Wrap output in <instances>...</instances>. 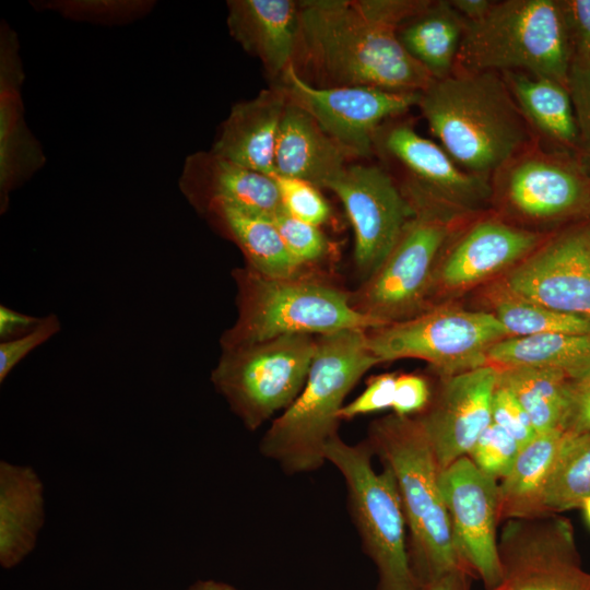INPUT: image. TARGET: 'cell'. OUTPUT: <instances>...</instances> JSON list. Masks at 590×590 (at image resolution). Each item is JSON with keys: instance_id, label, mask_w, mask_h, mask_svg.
Returning a JSON list of instances; mask_svg holds the SVG:
<instances>
[{"instance_id": "obj_37", "label": "cell", "mask_w": 590, "mask_h": 590, "mask_svg": "<svg viewBox=\"0 0 590 590\" xmlns=\"http://www.w3.org/2000/svg\"><path fill=\"white\" fill-rule=\"evenodd\" d=\"M291 255L310 268L328 250V241L319 226L300 221L285 210L272 217Z\"/></svg>"}, {"instance_id": "obj_3", "label": "cell", "mask_w": 590, "mask_h": 590, "mask_svg": "<svg viewBox=\"0 0 590 590\" xmlns=\"http://www.w3.org/2000/svg\"><path fill=\"white\" fill-rule=\"evenodd\" d=\"M380 364L368 347L366 330L317 337L306 382L296 399L263 434L260 453L288 475L317 471L328 441L338 435L344 400L366 371Z\"/></svg>"}, {"instance_id": "obj_33", "label": "cell", "mask_w": 590, "mask_h": 590, "mask_svg": "<svg viewBox=\"0 0 590 590\" xmlns=\"http://www.w3.org/2000/svg\"><path fill=\"white\" fill-rule=\"evenodd\" d=\"M494 315L509 337L544 333L590 334V320L559 312L494 288Z\"/></svg>"}, {"instance_id": "obj_42", "label": "cell", "mask_w": 590, "mask_h": 590, "mask_svg": "<svg viewBox=\"0 0 590 590\" xmlns=\"http://www.w3.org/2000/svg\"><path fill=\"white\" fill-rule=\"evenodd\" d=\"M573 59L590 58V0H558Z\"/></svg>"}, {"instance_id": "obj_43", "label": "cell", "mask_w": 590, "mask_h": 590, "mask_svg": "<svg viewBox=\"0 0 590 590\" xmlns=\"http://www.w3.org/2000/svg\"><path fill=\"white\" fill-rule=\"evenodd\" d=\"M430 398L432 391L424 377L413 374L400 375L396 379L391 409L396 415L414 416L426 409Z\"/></svg>"}, {"instance_id": "obj_2", "label": "cell", "mask_w": 590, "mask_h": 590, "mask_svg": "<svg viewBox=\"0 0 590 590\" xmlns=\"http://www.w3.org/2000/svg\"><path fill=\"white\" fill-rule=\"evenodd\" d=\"M417 106L444 150L479 176L498 173L531 141L502 73L455 71L434 79Z\"/></svg>"}, {"instance_id": "obj_29", "label": "cell", "mask_w": 590, "mask_h": 590, "mask_svg": "<svg viewBox=\"0 0 590 590\" xmlns=\"http://www.w3.org/2000/svg\"><path fill=\"white\" fill-rule=\"evenodd\" d=\"M527 123L554 144L578 149V130L567 85L547 76L502 73Z\"/></svg>"}, {"instance_id": "obj_34", "label": "cell", "mask_w": 590, "mask_h": 590, "mask_svg": "<svg viewBox=\"0 0 590 590\" xmlns=\"http://www.w3.org/2000/svg\"><path fill=\"white\" fill-rule=\"evenodd\" d=\"M153 5V1L143 0H67L40 3V7L68 19L101 24L128 23L149 13Z\"/></svg>"}, {"instance_id": "obj_7", "label": "cell", "mask_w": 590, "mask_h": 590, "mask_svg": "<svg viewBox=\"0 0 590 590\" xmlns=\"http://www.w3.org/2000/svg\"><path fill=\"white\" fill-rule=\"evenodd\" d=\"M326 460L342 475L350 515L363 551L378 574L377 590H418L411 567L406 522L393 473L373 468V450L365 439L345 442L339 434L324 449Z\"/></svg>"}, {"instance_id": "obj_38", "label": "cell", "mask_w": 590, "mask_h": 590, "mask_svg": "<svg viewBox=\"0 0 590 590\" xmlns=\"http://www.w3.org/2000/svg\"><path fill=\"white\" fill-rule=\"evenodd\" d=\"M578 130V150L590 162V58L573 59L568 76Z\"/></svg>"}, {"instance_id": "obj_36", "label": "cell", "mask_w": 590, "mask_h": 590, "mask_svg": "<svg viewBox=\"0 0 590 590\" xmlns=\"http://www.w3.org/2000/svg\"><path fill=\"white\" fill-rule=\"evenodd\" d=\"M273 179L283 208L288 214L316 226L324 224L330 219V205L318 187L302 179L278 174Z\"/></svg>"}, {"instance_id": "obj_48", "label": "cell", "mask_w": 590, "mask_h": 590, "mask_svg": "<svg viewBox=\"0 0 590 590\" xmlns=\"http://www.w3.org/2000/svg\"><path fill=\"white\" fill-rule=\"evenodd\" d=\"M187 590H238L236 587L222 582L216 580H201L192 586H190Z\"/></svg>"}, {"instance_id": "obj_44", "label": "cell", "mask_w": 590, "mask_h": 590, "mask_svg": "<svg viewBox=\"0 0 590 590\" xmlns=\"http://www.w3.org/2000/svg\"><path fill=\"white\" fill-rule=\"evenodd\" d=\"M564 432H590V367L575 378H569V406Z\"/></svg>"}, {"instance_id": "obj_4", "label": "cell", "mask_w": 590, "mask_h": 590, "mask_svg": "<svg viewBox=\"0 0 590 590\" xmlns=\"http://www.w3.org/2000/svg\"><path fill=\"white\" fill-rule=\"evenodd\" d=\"M366 440L394 475L420 588L457 568L470 571L456 547L438 483L441 470L418 421L392 413L370 423Z\"/></svg>"}, {"instance_id": "obj_5", "label": "cell", "mask_w": 590, "mask_h": 590, "mask_svg": "<svg viewBox=\"0 0 590 590\" xmlns=\"http://www.w3.org/2000/svg\"><path fill=\"white\" fill-rule=\"evenodd\" d=\"M232 275L237 287V318L220 339L222 350L283 335L318 337L386 326L355 310L350 293L314 272L275 279L246 266Z\"/></svg>"}, {"instance_id": "obj_47", "label": "cell", "mask_w": 590, "mask_h": 590, "mask_svg": "<svg viewBox=\"0 0 590 590\" xmlns=\"http://www.w3.org/2000/svg\"><path fill=\"white\" fill-rule=\"evenodd\" d=\"M491 0H449L451 7L467 21L474 22L482 19L493 7Z\"/></svg>"}, {"instance_id": "obj_12", "label": "cell", "mask_w": 590, "mask_h": 590, "mask_svg": "<svg viewBox=\"0 0 590 590\" xmlns=\"http://www.w3.org/2000/svg\"><path fill=\"white\" fill-rule=\"evenodd\" d=\"M288 102L308 113L347 156L367 157L381 126L417 106L421 92L376 87H317L291 66L278 84Z\"/></svg>"}, {"instance_id": "obj_10", "label": "cell", "mask_w": 590, "mask_h": 590, "mask_svg": "<svg viewBox=\"0 0 590 590\" xmlns=\"http://www.w3.org/2000/svg\"><path fill=\"white\" fill-rule=\"evenodd\" d=\"M414 209L415 216L384 262L350 293L355 310L384 324L426 310L437 259L449 235L450 215L428 208Z\"/></svg>"}, {"instance_id": "obj_18", "label": "cell", "mask_w": 590, "mask_h": 590, "mask_svg": "<svg viewBox=\"0 0 590 590\" xmlns=\"http://www.w3.org/2000/svg\"><path fill=\"white\" fill-rule=\"evenodd\" d=\"M497 174L504 200L523 219L554 221L590 210V180L555 154L526 150Z\"/></svg>"}, {"instance_id": "obj_45", "label": "cell", "mask_w": 590, "mask_h": 590, "mask_svg": "<svg viewBox=\"0 0 590 590\" xmlns=\"http://www.w3.org/2000/svg\"><path fill=\"white\" fill-rule=\"evenodd\" d=\"M42 318L28 316L0 306V338L2 341L17 338L35 328Z\"/></svg>"}, {"instance_id": "obj_1", "label": "cell", "mask_w": 590, "mask_h": 590, "mask_svg": "<svg viewBox=\"0 0 590 590\" xmlns=\"http://www.w3.org/2000/svg\"><path fill=\"white\" fill-rule=\"evenodd\" d=\"M397 31L363 14L354 0L299 1L293 67L317 87L422 92L434 79L403 48Z\"/></svg>"}, {"instance_id": "obj_40", "label": "cell", "mask_w": 590, "mask_h": 590, "mask_svg": "<svg viewBox=\"0 0 590 590\" xmlns=\"http://www.w3.org/2000/svg\"><path fill=\"white\" fill-rule=\"evenodd\" d=\"M492 422L506 430L522 448L536 432L531 420L511 391L498 384L492 399Z\"/></svg>"}, {"instance_id": "obj_16", "label": "cell", "mask_w": 590, "mask_h": 590, "mask_svg": "<svg viewBox=\"0 0 590 590\" xmlns=\"http://www.w3.org/2000/svg\"><path fill=\"white\" fill-rule=\"evenodd\" d=\"M438 483L462 563L485 590L495 588L502 577L498 481L464 456L440 471Z\"/></svg>"}, {"instance_id": "obj_25", "label": "cell", "mask_w": 590, "mask_h": 590, "mask_svg": "<svg viewBox=\"0 0 590 590\" xmlns=\"http://www.w3.org/2000/svg\"><path fill=\"white\" fill-rule=\"evenodd\" d=\"M45 522L44 484L35 469L0 461V564L9 569L35 548Z\"/></svg>"}, {"instance_id": "obj_46", "label": "cell", "mask_w": 590, "mask_h": 590, "mask_svg": "<svg viewBox=\"0 0 590 590\" xmlns=\"http://www.w3.org/2000/svg\"><path fill=\"white\" fill-rule=\"evenodd\" d=\"M473 579L475 577L470 571L457 568L422 586L418 590H471Z\"/></svg>"}, {"instance_id": "obj_26", "label": "cell", "mask_w": 590, "mask_h": 590, "mask_svg": "<svg viewBox=\"0 0 590 590\" xmlns=\"http://www.w3.org/2000/svg\"><path fill=\"white\" fill-rule=\"evenodd\" d=\"M204 214L237 245L246 266L256 272L275 279L311 272L291 255L272 217L225 203L212 204Z\"/></svg>"}, {"instance_id": "obj_27", "label": "cell", "mask_w": 590, "mask_h": 590, "mask_svg": "<svg viewBox=\"0 0 590 590\" xmlns=\"http://www.w3.org/2000/svg\"><path fill=\"white\" fill-rule=\"evenodd\" d=\"M468 22L449 0L429 1L397 31L408 51L433 79L453 73Z\"/></svg>"}, {"instance_id": "obj_6", "label": "cell", "mask_w": 590, "mask_h": 590, "mask_svg": "<svg viewBox=\"0 0 590 590\" xmlns=\"http://www.w3.org/2000/svg\"><path fill=\"white\" fill-rule=\"evenodd\" d=\"M571 61L558 0H505L468 22L455 71L523 72L566 84Z\"/></svg>"}, {"instance_id": "obj_9", "label": "cell", "mask_w": 590, "mask_h": 590, "mask_svg": "<svg viewBox=\"0 0 590 590\" xmlns=\"http://www.w3.org/2000/svg\"><path fill=\"white\" fill-rule=\"evenodd\" d=\"M508 337L493 312L452 305L366 330L368 347L379 363L418 358L429 363L439 377L488 364L491 346Z\"/></svg>"}, {"instance_id": "obj_14", "label": "cell", "mask_w": 590, "mask_h": 590, "mask_svg": "<svg viewBox=\"0 0 590 590\" xmlns=\"http://www.w3.org/2000/svg\"><path fill=\"white\" fill-rule=\"evenodd\" d=\"M495 290L590 320V223L534 249L506 272Z\"/></svg>"}, {"instance_id": "obj_11", "label": "cell", "mask_w": 590, "mask_h": 590, "mask_svg": "<svg viewBox=\"0 0 590 590\" xmlns=\"http://www.w3.org/2000/svg\"><path fill=\"white\" fill-rule=\"evenodd\" d=\"M498 556L502 577L491 590H590L573 524L559 514L505 521Z\"/></svg>"}, {"instance_id": "obj_32", "label": "cell", "mask_w": 590, "mask_h": 590, "mask_svg": "<svg viewBox=\"0 0 590 590\" xmlns=\"http://www.w3.org/2000/svg\"><path fill=\"white\" fill-rule=\"evenodd\" d=\"M590 496V432H564L546 482L544 502L550 514L580 508Z\"/></svg>"}, {"instance_id": "obj_22", "label": "cell", "mask_w": 590, "mask_h": 590, "mask_svg": "<svg viewBox=\"0 0 590 590\" xmlns=\"http://www.w3.org/2000/svg\"><path fill=\"white\" fill-rule=\"evenodd\" d=\"M227 26L232 37L261 61L271 78L280 81L293 66L299 34V1L229 0Z\"/></svg>"}, {"instance_id": "obj_49", "label": "cell", "mask_w": 590, "mask_h": 590, "mask_svg": "<svg viewBox=\"0 0 590 590\" xmlns=\"http://www.w3.org/2000/svg\"><path fill=\"white\" fill-rule=\"evenodd\" d=\"M580 509L582 510L586 522L590 527V496L583 500Z\"/></svg>"}, {"instance_id": "obj_30", "label": "cell", "mask_w": 590, "mask_h": 590, "mask_svg": "<svg viewBox=\"0 0 590 590\" xmlns=\"http://www.w3.org/2000/svg\"><path fill=\"white\" fill-rule=\"evenodd\" d=\"M487 361L496 367L559 369L571 379L590 367V334L508 337L491 346Z\"/></svg>"}, {"instance_id": "obj_19", "label": "cell", "mask_w": 590, "mask_h": 590, "mask_svg": "<svg viewBox=\"0 0 590 590\" xmlns=\"http://www.w3.org/2000/svg\"><path fill=\"white\" fill-rule=\"evenodd\" d=\"M538 233L486 219L472 225L437 264L436 285L461 291L512 269L540 245Z\"/></svg>"}, {"instance_id": "obj_24", "label": "cell", "mask_w": 590, "mask_h": 590, "mask_svg": "<svg viewBox=\"0 0 590 590\" xmlns=\"http://www.w3.org/2000/svg\"><path fill=\"white\" fill-rule=\"evenodd\" d=\"M347 157L308 113L287 101L275 142V174L327 189Z\"/></svg>"}, {"instance_id": "obj_8", "label": "cell", "mask_w": 590, "mask_h": 590, "mask_svg": "<svg viewBox=\"0 0 590 590\" xmlns=\"http://www.w3.org/2000/svg\"><path fill=\"white\" fill-rule=\"evenodd\" d=\"M316 347L317 337L297 334L222 350L211 382L253 432L299 394Z\"/></svg>"}, {"instance_id": "obj_31", "label": "cell", "mask_w": 590, "mask_h": 590, "mask_svg": "<svg viewBox=\"0 0 590 590\" xmlns=\"http://www.w3.org/2000/svg\"><path fill=\"white\" fill-rule=\"evenodd\" d=\"M498 384L508 388L538 433L562 429L569 406V377L559 369L497 367Z\"/></svg>"}, {"instance_id": "obj_17", "label": "cell", "mask_w": 590, "mask_h": 590, "mask_svg": "<svg viewBox=\"0 0 590 590\" xmlns=\"http://www.w3.org/2000/svg\"><path fill=\"white\" fill-rule=\"evenodd\" d=\"M497 380L498 369L492 364L440 377L426 409L414 415L440 470L468 456L492 423V399Z\"/></svg>"}, {"instance_id": "obj_41", "label": "cell", "mask_w": 590, "mask_h": 590, "mask_svg": "<svg viewBox=\"0 0 590 590\" xmlns=\"http://www.w3.org/2000/svg\"><path fill=\"white\" fill-rule=\"evenodd\" d=\"M396 379L397 375L390 373L371 377L365 390L342 406L339 413L340 420H352L361 415L391 409Z\"/></svg>"}, {"instance_id": "obj_15", "label": "cell", "mask_w": 590, "mask_h": 590, "mask_svg": "<svg viewBox=\"0 0 590 590\" xmlns=\"http://www.w3.org/2000/svg\"><path fill=\"white\" fill-rule=\"evenodd\" d=\"M327 189L343 204L354 231V260L367 279L390 253L416 211L378 166H346Z\"/></svg>"}, {"instance_id": "obj_39", "label": "cell", "mask_w": 590, "mask_h": 590, "mask_svg": "<svg viewBox=\"0 0 590 590\" xmlns=\"http://www.w3.org/2000/svg\"><path fill=\"white\" fill-rule=\"evenodd\" d=\"M61 329L57 315L42 317L39 323L28 332L0 343V382H3L12 369L32 351L51 339Z\"/></svg>"}, {"instance_id": "obj_20", "label": "cell", "mask_w": 590, "mask_h": 590, "mask_svg": "<svg viewBox=\"0 0 590 590\" xmlns=\"http://www.w3.org/2000/svg\"><path fill=\"white\" fill-rule=\"evenodd\" d=\"M178 186L189 203L201 213L215 203L269 217L284 211L273 177L229 162L211 150L186 158Z\"/></svg>"}, {"instance_id": "obj_28", "label": "cell", "mask_w": 590, "mask_h": 590, "mask_svg": "<svg viewBox=\"0 0 590 590\" xmlns=\"http://www.w3.org/2000/svg\"><path fill=\"white\" fill-rule=\"evenodd\" d=\"M563 434L562 429L538 433L520 449L511 470L498 482L500 523L550 515L544 494Z\"/></svg>"}, {"instance_id": "obj_23", "label": "cell", "mask_w": 590, "mask_h": 590, "mask_svg": "<svg viewBox=\"0 0 590 590\" xmlns=\"http://www.w3.org/2000/svg\"><path fill=\"white\" fill-rule=\"evenodd\" d=\"M287 104L282 88L262 90L236 103L223 121L211 151L248 169L273 177L280 121Z\"/></svg>"}, {"instance_id": "obj_35", "label": "cell", "mask_w": 590, "mask_h": 590, "mask_svg": "<svg viewBox=\"0 0 590 590\" xmlns=\"http://www.w3.org/2000/svg\"><path fill=\"white\" fill-rule=\"evenodd\" d=\"M520 449L506 430L492 422L479 436L468 457L484 474L500 481L511 470Z\"/></svg>"}, {"instance_id": "obj_21", "label": "cell", "mask_w": 590, "mask_h": 590, "mask_svg": "<svg viewBox=\"0 0 590 590\" xmlns=\"http://www.w3.org/2000/svg\"><path fill=\"white\" fill-rule=\"evenodd\" d=\"M0 209L5 212L13 190L45 164V155L27 128L21 87L23 67L15 33L0 32Z\"/></svg>"}, {"instance_id": "obj_13", "label": "cell", "mask_w": 590, "mask_h": 590, "mask_svg": "<svg viewBox=\"0 0 590 590\" xmlns=\"http://www.w3.org/2000/svg\"><path fill=\"white\" fill-rule=\"evenodd\" d=\"M378 148L406 173L403 191L414 208H429L451 216V211L477 206L491 194L488 178L458 165L440 144L424 138L408 122L382 125Z\"/></svg>"}]
</instances>
